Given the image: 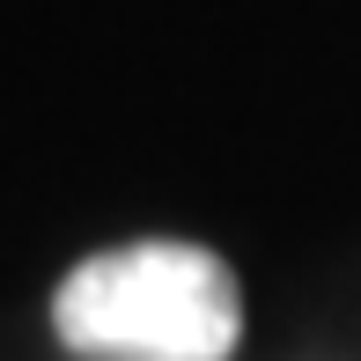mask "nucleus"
Returning a JSON list of instances; mask_svg holds the SVG:
<instances>
[{"label": "nucleus", "instance_id": "nucleus-1", "mask_svg": "<svg viewBox=\"0 0 361 361\" xmlns=\"http://www.w3.org/2000/svg\"><path fill=\"white\" fill-rule=\"evenodd\" d=\"M52 324L81 361H228L243 295L207 243L147 236L81 258L52 295Z\"/></svg>", "mask_w": 361, "mask_h": 361}]
</instances>
